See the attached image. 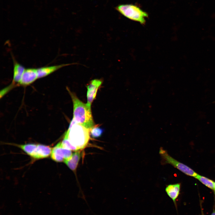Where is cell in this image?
Segmentation results:
<instances>
[{
  "mask_svg": "<svg viewBox=\"0 0 215 215\" xmlns=\"http://www.w3.org/2000/svg\"><path fill=\"white\" fill-rule=\"evenodd\" d=\"M200 204L201 209V215H205L203 212V209L202 208V203L200 202Z\"/></svg>",
  "mask_w": 215,
  "mask_h": 215,
  "instance_id": "cell-17",
  "label": "cell"
},
{
  "mask_svg": "<svg viewBox=\"0 0 215 215\" xmlns=\"http://www.w3.org/2000/svg\"><path fill=\"white\" fill-rule=\"evenodd\" d=\"M195 178L214 192L215 188V182L212 180L198 174Z\"/></svg>",
  "mask_w": 215,
  "mask_h": 215,
  "instance_id": "cell-14",
  "label": "cell"
},
{
  "mask_svg": "<svg viewBox=\"0 0 215 215\" xmlns=\"http://www.w3.org/2000/svg\"><path fill=\"white\" fill-rule=\"evenodd\" d=\"M25 69L24 67L13 60V82L19 83Z\"/></svg>",
  "mask_w": 215,
  "mask_h": 215,
  "instance_id": "cell-11",
  "label": "cell"
},
{
  "mask_svg": "<svg viewBox=\"0 0 215 215\" xmlns=\"http://www.w3.org/2000/svg\"><path fill=\"white\" fill-rule=\"evenodd\" d=\"M159 153L162 159V165L169 164L188 176L195 177L198 175L192 169L171 156L162 147L160 148Z\"/></svg>",
  "mask_w": 215,
  "mask_h": 215,
  "instance_id": "cell-4",
  "label": "cell"
},
{
  "mask_svg": "<svg viewBox=\"0 0 215 215\" xmlns=\"http://www.w3.org/2000/svg\"><path fill=\"white\" fill-rule=\"evenodd\" d=\"M210 215H215V209L214 208L212 213Z\"/></svg>",
  "mask_w": 215,
  "mask_h": 215,
  "instance_id": "cell-18",
  "label": "cell"
},
{
  "mask_svg": "<svg viewBox=\"0 0 215 215\" xmlns=\"http://www.w3.org/2000/svg\"><path fill=\"white\" fill-rule=\"evenodd\" d=\"M76 64V63L64 64L38 68H37L38 78L46 76L63 67Z\"/></svg>",
  "mask_w": 215,
  "mask_h": 215,
  "instance_id": "cell-8",
  "label": "cell"
},
{
  "mask_svg": "<svg viewBox=\"0 0 215 215\" xmlns=\"http://www.w3.org/2000/svg\"><path fill=\"white\" fill-rule=\"evenodd\" d=\"M71 150L63 148L61 142L58 143L53 149L51 154L52 159L58 162H64L72 156Z\"/></svg>",
  "mask_w": 215,
  "mask_h": 215,
  "instance_id": "cell-5",
  "label": "cell"
},
{
  "mask_svg": "<svg viewBox=\"0 0 215 215\" xmlns=\"http://www.w3.org/2000/svg\"><path fill=\"white\" fill-rule=\"evenodd\" d=\"M51 148L49 146L38 144L35 159H39L47 158L51 153Z\"/></svg>",
  "mask_w": 215,
  "mask_h": 215,
  "instance_id": "cell-12",
  "label": "cell"
},
{
  "mask_svg": "<svg viewBox=\"0 0 215 215\" xmlns=\"http://www.w3.org/2000/svg\"><path fill=\"white\" fill-rule=\"evenodd\" d=\"M102 82L103 81L101 79H95L91 81L87 86V104L91 105L95 98L98 90Z\"/></svg>",
  "mask_w": 215,
  "mask_h": 215,
  "instance_id": "cell-6",
  "label": "cell"
},
{
  "mask_svg": "<svg viewBox=\"0 0 215 215\" xmlns=\"http://www.w3.org/2000/svg\"><path fill=\"white\" fill-rule=\"evenodd\" d=\"M37 145L34 144H27L23 145H16L28 155L35 159L37 148Z\"/></svg>",
  "mask_w": 215,
  "mask_h": 215,
  "instance_id": "cell-13",
  "label": "cell"
},
{
  "mask_svg": "<svg viewBox=\"0 0 215 215\" xmlns=\"http://www.w3.org/2000/svg\"><path fill=\"white\" fill-rule=\"evenodd\" d=\"M37 79V68H30L25 69L19 84L24 85H29Z\"/></svg>",
  "mask_w": 215,
  "mask_h": 215,
  "instance_id": "cell-7",
  "label": "cell"
},
{
  "mask_svg": "<svg viewBox=\"0 0 215 215\" xmlns=\"http://www.w3.org/2000/svg\"><path fill=\"white\" fill-rule=\"evenodd\" d=\"M73 104V117L75 122L90 130L95 125L91 105L82 102L74 93L69 90Z\"/></svg>",
  "mask_w": 215,
  "mask_h": 215,
  "instance_id": "cell-1",
  "label": "cell"
},
{
  "mask_svg": "<svg viewBox=\"0 0 215 215\" xmlns=\"http://www.w3.org/2000/svg\"><path fill=\"white\" fill-rule=\"evenodd\" d=\"M181 184L179 183L169 184L167 186L165 191L168 196L173 200L176 208V201L180 194Z\"/></svg>",
  "mask_w": 215,
  "mask_h": 215,
  "instance_id": "cell-9",
  "label": "cell"
},
{
  "mask_svg": "<svg viewBox=\"0 0 215 215\" xmlns=\"http://www.w3.org/2000/svg\"><path fill=\"white\" fill-rule=\"evenodd\" d=\"M64 136L78 150H81L88 144L90 138V130L76 123L72 119Z\"/></svg>",
  "mask_w": 215,
  "mask_h": 215,
  "instance_id": "cell-2",
  "label": "cell"
},
{
  "mask_svg": "<svg viewBox=\"0 0 215 215\" xmlns=\"http://www.w3.org/2000/svg\"><path fill=\"white\" fill-rule=\"evenodd\" d=\"M115 9L123 16L131 20L144 24L148 13L137 6L131 4H120Z\"/></svg>",
  "mask_w": 215,
  "mask_h": 215,
  "instance_id": "cell-3",
  "label": "cell"
},
{
  "mask_svg": "<svg viewBox=\"0 0 215 215\" xmlns=\"http://www.w3.org/2000/svg\"><path fill=\"white\" fill-rule=\"evenodd\" d=\"M214 192L215 194V188H214Z\"/></svg>",
  "mask_w": 215,
  "mask_h": 215,
  "instance_id": "cell-19",
  "label": "cell"
},
{
  "mask_svg": "<svg viewBox=\"0 0 215 215\" xmlns=\"http://www.w3.org/2000/svg\"><path fill=\"white\" fill-rule=\"evenodd\" d=\"M103 130L98 126L94 125L90 130V135L93 138L100 137L102 134Z\"/></svg>",
  "mask_w": 215,
  "mask_h": 215,
  "instance_id": "cell-15",
  "label": "cell"
},
{
  "mask_svg": "<svg viewBox=\"0 0 215 215\" xmlns=\"http://www.w3.org/2000/svg\"><path fill=\"white\" fill-rule=\"evenodd\" d=\"M61 143L62 147L64 148L71 150L75 151L78 150L76 147L70 143L68 139L65 136Z\"/></svg>",
  "mask_w": 215,
  "mask_h": 215,
  "instance_id": "cell-16",
  "label": "cell"
},
{
  "mask_svg": "<svg viewBox=\"0 0 215 215\" xmlns=\"http://www.w3.org/2000/svg\"><path fill=\"white\" fill-rule=\"evenodd\" d=\"M79 150L75 151L69 158L64 162L70 169L73 171L76 170L81 157V153Z\"/></svg>",
  "mask_w": 215,
  "mask_h": 215,
  "instance_id": "cell-10",
  "label": "cell"
}]
</instances>
